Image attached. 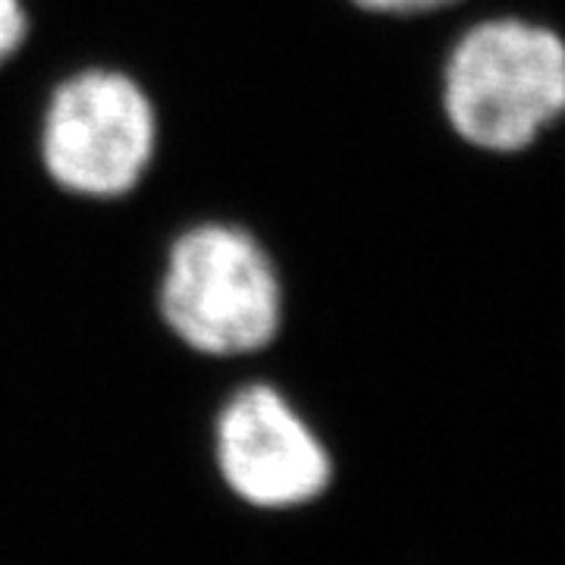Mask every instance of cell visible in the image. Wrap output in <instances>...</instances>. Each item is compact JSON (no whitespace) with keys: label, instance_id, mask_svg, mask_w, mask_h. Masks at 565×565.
Here are the masks:
<instances>
[{"label":"cell","instance_id":"obj_2","mask_svg":"<svg viewBox=\"0 0 565 565\" xmlns=\"http://www.w3.org/2000/svg\"><path fill=\"white\" fill-rule=\"evenodd\" d=\"M161 315L180 343L211 359L262 352L280 333L277 267L252 233L199 223L170 245Z\"/></svg>","mask_w":565,"mask_h":565},{"label":"cell","instance_id":"obj_4","mask_svg":"<svg viewBox=\"0 0 565 565\" xmlns=\"http://www.w3.org/2000/svg\"><path fill=\"white\" fill-rule=\"evenodd\" d=\"M214 468L255 512H299L323 500L337 465L323 437L270 384L239 386L214 418Z\"/></svg>","mask_w":565,"mask_h":565},{"label":"cell","instance_id":"obj_5","mask_svg":"<svg viewBox=\"0 0 565 565\" xmlns=\"http://www.w3.org/2000/svg\"><path fill=\"white\" fill-rule=\"evenodd\" d=\"M29 17L22 0H0V63H7L25 41Z\"/></svg>","mask_w":565,"mask_h":565},{"label":"cell","instance_id":"obj_1","mask_svg":"<svg viewBox=\"0 0 565 565\" xmlns=\"http://www.w3.org/2000/svg\"><path fill=\"white\" fill-rule=\"evenodd\" d=\"M444 114L481 151H525L565 114V41L515 17L471 25L444 66Z\"/></svg>","mask_w":565,"mask_h":565},{"label":"cell","instance_id":"obj_3","mask_svg":"<svg viewBox=\"0 0 565 565\" xmlns=\"http://www.w3.org/2000/svg\"><path fill=\"white\" fill-rule=\"evenodd\" d=\"M154 141V107L139 82L117 70H82L47 102L41 163L73 195L117 199L145 177Z\"/></svg>","mask_w":565,"mask_h":565},{"label":"cell","instance_id":"obj_6","mask_svg":"<svg viewBox=\"0 0 565 565\" xmlns=\"http://www.w3.org/2000/svg\"><path fill=\"white\" fill-rule=\"evenodd\" d=\"M367 13H390V17H415V13H434L456 0H352Z\"/></svg>","mask_w":565,"mask_h":565}]
</instances>
